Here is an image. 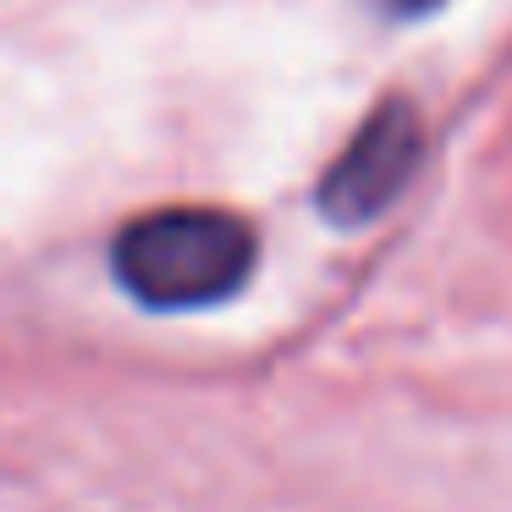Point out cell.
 I'll return each instance as SVG.
<instances>
[{
    "mask_svg": "<svg viewBox=\"0 0 512 512\" xmlns=\"http://www.w3.org/2000/svg\"><path fill=\"white\" fill-rule=\"evenodd\" d=\"M254 232L226 210H155L122 226L116 281L149 309H210L254 270Z\"/></svg>",
    "mask_w": 512,
    "mask_h": 512,
    "instance_id": "1",
    "label": "cell"
},
{
    "mask_svg": "<svg viewBox=\"0 0 512 512\" xmlns=\"http://www.w3.org/2000/svg\"><path fill=\"white\" fill-rule=\"evenodd\" d=\"M419 111L408 100H386L364 127L353 133V144L336 155V166L320 182V210L336 226H364L408 188L413 166H419Z\"/></svg>",
    "mask_w": 512,
    "mask_h": 512,
    "instance_id": "2",
    "label": "cell"
},
{
    "mask_svg": "<svg viewBox=\"0 0 512 512\" xmlns=\"http://www.w3.org/2000/svg\"><path fill=\"white\" fill-rule=\"evenodd\" d=\"M386 12H397V17H424V12H435L441 0H380Z\"/></svg>",
    "mask_w": 512,
    "mask_h": 512,
    "instance_id": "3",
    "label": "cell"
}]
</instances>
